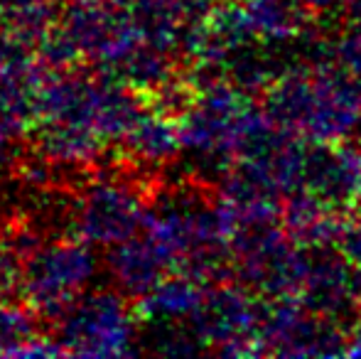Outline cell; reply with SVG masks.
Masks as SVG:
<instances>
[{"instance_id": "6da1fadb", "label": "cell", "mask_w": 361, "mask_h": 359, "mask_svg": "<svg viewBox=\"0 0 361 359\" xmlns=\"http://www.w3.org/2000/svg\"><path fill=\"white\" fill-rule=\"evenodd\" d=\"M96 261L84 246L59 244L30 259L23 273V291L30 305L44 315H64L76 291L94 276Z\"/></svg>"}, {"instance_id": "7a4b0ae2", "label": "cell", "mask_w": 361, "mask_h": 359, "mask_svg": "<svg viewBox=\"0 0 361 359\" xmlns=\"http://www.w3.org/2000/svg\"><path fill=\"white\" fill-rule=\"evenodd\" d=\"M126 335L123 312L114 293H96L72 303L59 325L62 350L74 355H121Z\"/></svg>"}, {"instance_id": "3957f363", "label": "cell", "mask_w": 361, "mask_h": 359, "mask_svg": "<svg viewBox=\"0 0 361 359\" xmlns=\"http://www.w3.org/2000/svg\"><path fill=\"white\" fill-rule=\"evenodd\" d=\"M130 200L114 185H99L91 190L79 217V234L89 244H114L130 231Z\"/></svg>"}, {"instance_id": "277c9868", "label": "cell", "mask_w": 361, "mask_h": 359, "mask_svg": "<svg viewBox=\"0 0 361 359\" xmlns=\"http://www.w3.org/2000/svg\"><path fill=\"white\" fill-rule=\"evenodd\" d=\"M62 347L35 340V325L23 310L0 303V355H62Z\"/></svg>"}, {"instance_id": "5b68a950", "label": "cell", "mask_w": 361, "mask_h": 359, "mask_svg": "<svg viewBox=\"0 0 361 359\" xmlns=\"http://www.w3.org/2000/svg\"><path fill=\"white\" fill-rule=\"evenodd\" d=\"M10 259H5L3 254H0V288H5V286H10V283L15 281V269H10V264H8Z\"/></svg>"}]
</instances>
